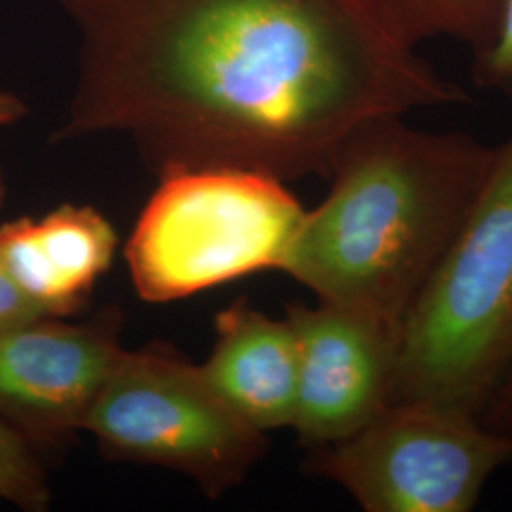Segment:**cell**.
Wrapping results in <instances>:
<instances>
[{
	"label": "cell",
	"instance_id": "14",
	"mask_svg": "<svg viewBox=\"0 0 512 512\" xmlns=\"http://www.w3.org/2000/svg\"><path fill=\"white\" fill-rule=\"evenodd\" d=\"M44 315L37 306L19 291L18 285L8 274L0 256V329L18 325L21 321Z\"/></svg>",
	"mask_w": 512,
	"mask_h": 512
},
{
	"label": "cell",
	"instance_id": "12",
	"mask_svg": "<svg viewBox=\"0 0 512 512\" xmlns=\"http://www.w3.org/2000/svg\"><path fill=\"white\" fill-rule=\"evenodd\" d=\"M0 499L25 511H42L50 505V488L35 446L2 420Z\"/></svg>",
	"mask_w": 512,
	"mask_h": 512
},
{
	"label": "cell",
	"instance_id": "13",
	"mask_svg": "<svg viewBox=\"0 0 512 512\" xmlns=\"http://www.w3.org/2000/svg\"><path fill=\"white\" fill-rule=\"evenodd\" d=\"M478 88L512 95V0H503L488 44L475 54Z\"/></svg>",
	"mask_w": 512,
	"mask_h": 512
},
{
	"label": "cell",
	"instance_id": "11",
	"mask_svg": "<svg viewBox=\"0 0 512 512\" xmlns=\"http://www.w3.org/2000/svg\"><path fill=\"white\" fill-rule=\"evenodd\" d=\"M389 25L418 46L450 38L480 52L494 31L503 0H374Z\"/></svg>",
	"mask_w": 512,
	"mask_h": 512
},
{
	"label": "cell",
	"instance_id": "10",
	"mask_svg": "<svg viewBox=\"0 0 512 512\" xmlns=\"http://www.w3.org/2000/svg\"><path fill=\"white\" fill-rule=\"evenodd\" d=\"M215 330L202 372L220 399L258 433L293 429L298 349L289 319L238 302L220 311Z\"/></svg>",
	"mask_w": 512,
	"mask_h": 512
},
{
	"label": "cell",
	"instance_id": "6",
	"mask_svg": "<svg viewBox=\"0 0 512 512\" xmlns=\"http://www.w3.org/2000/svg\"><path fill=\"white\" fill-rule=\"evenodd\" d=\"M105 452L194 478L209 495L236 486L264 454V433L164 349L122 351L84 421Z\"/></svg>",
	"mask_w": 512,
	"mask_h": 512
},
{
	"label": "cell",
	"instance_id": "7",
	"mask_svg": "<svg viewBox=\"0 0 512 512\" xmlns=\"http://www.w3.org/2000/svg\"><path fill=\"white\" fill-rule=\"evenodd\" d=\"M116 311L86 323L40 315L0 329V420L37 446H57L84 421L124 351Z\"/></svg>",
	"mask_w": 512,
	"mask_h": 512
},
{
	"label": "cell",
	"instance_id": "3",
	"mask_svg": "<svg viewBox=\"0 0 512 512\" xmlns=\"http://www.w3.org/2000/svg\"><path fill=\"white\" fill-rule=\"evenodd\" d=\"M512 363V135L456 238L404 317L395 401L480 416Z\"/></svg>",
	"mask_w": 512,
	"mask_h": 512
},
{
	"label": "cell",
	"instance_id": "15",
	"mask_svg": "<svg viewBox=\"0 0 512 512\" xmlns=\"http://www.w3.org/2000/svg\"><path fill=\"white\" fill-rule=\"evenodd\" d=\"M480 420L499 433L512 435V363L484 404Z\"/></svg>",
	"mask_w": 512,
	"mask_h": 512
},
{
	"label": "cell",
	"instance_id": "4",
	"mask_svg": "<svg viewBox=\"0 0 512 512\" xmlns=\"http://www.w3.org/2000/svg\"><path fill=\"white\" fill-rule=\"evenodd\" d=\"M126 245L147 302L283 270L304 209L285 181L243 167H165Z\"/></svg>",
	"mask_w": 512,
	"mask_h": 512
},
{
	"label": "cell",
	"instance_id": "2",
	"mask_svg": "<svg viewBox=\"0 0 512 512\" xmlns=\"http://www.w3.org/2000/svg\"><path fill=\"white\" fill-rule=\"evenodd\" d=\"M494 158L465 133L412 128L404 116L368 122L336 154L330 192L304 213L283 272L319 302L401 329Z\"/></svg>",
	"mask_w": 512,
	"mask_h": 512
},
{
	"label": "cell",
	"instance_id": "9",
	"mask_svg": "<svg viewBox=\"0 0 512 512\" xmlns=\"http://www.w3.org/2000/svg\"><path fill=\"white\" fill-rule=\"evenodd\" d=\"M118 238L86 205H61L44 217L0 226V256L19 291L44 315L67 317L84 306L109 270Z\"/></svg>",
	"mask_w": 512,
	"mask_h": 512
},
{
	"label": "cell",
	"instance_id": "8",
	"mask_svg": "<svg viewBox=\"0 0 512 512\" xmlns=\"http://www.w3.org/2000/svg\"><path fill=\"white\" fill-rule=\"evenodd\" d=\"M298 389L293 429L310 448L361 431L391 404L401 329L338 304H294Z\"/></svg>",
	"mask_w": 512,
	"mask_h": 512
},
{
	"label": "cell",
	"instance_id": "16",
	"mask_svg": "<svg viewBox=\"0 0 512 512\" xmlns=\"http://www.w3.org/2000/svg\"><path fill=\"white\" fill-rule=\"evenodd\" d=\"M25 112H27V107L18 95L0 90V129L16 124L25 116ZM4 198H6V184H4L2 173H0V207L4 203Z\"/></svg>",
	"mask_w": 512,
	"mask_h": 512
},
{
	"label": "cell",
	"instance_id": "1",
	"mask_svg": "<svg viewBox=\"0 0 512 512\" xmlns=\"http://www.w3.org/2000/svg\"><path fill=\"white\" fill-rule=\"evenodd\" d=\"M80 73L57 139L118 131L150 164L329 175L368 122L469 95L374 0H57Z\"/></svg>",
	"mask_w": 512,
	"mask_h": 512
},
{
	"label": "cell",
	"instance_id": "5",
	"mask_svg": "<svg viewBox=\"0 0 512 512\" xmlns=\"http://www.w3.org/2000/svg\"><path fill=\"white\" fill-rule=\"evenodd\" d=\"M311 471L368 512H469L512 461V435L475 412L395 401L349 439L313 448Z\"/></svg>",
	"mask_w": 512,
	"mask_h": 512
}]
</instances>
